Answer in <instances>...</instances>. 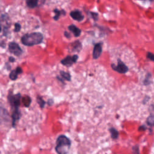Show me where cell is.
Segmentation results:
<instances>
[{
    "instance_id": "6da1fadb",
    "label": "cell",
    "mask_w": 154,
    "mask_h": 154,
    "mask_svg": "<svg viewBox=\"0 0 154 154\" xmlns=\"http://www.w3.org/2000/svg\"><path fill=\"white\" fill-rule=\"evenodd\" d=\"M70 146V140L64 135H60L57 138L55 150L57 154H67Z\"/></svg>"
},
{
    "instance_id": "7a4b0ae2",
    "label": "cell",
    "mask_w": 154,
    "mask_h": 154,
    "mask_svg": "<svg viewBox=\"0 0 154 154\" xmlns=\"http://www.w3.org/2000/svg\"><path fill=\"white\" fill-rule=\"evenodd\" d=\"M43 35L41 32H34L25 34L21 37V42L23 45L28 46H32L38 45L42 42Z\"/></svg>"
},
{
    "instance_id": "3957f363",
    "label": "cell",
    "mask_w": 154,
    "mask_h": 154,
    "mask_svg": "<svg viewBox=\"0 0 154 154\" xmlns=\"http://www.w3.org/2000/svg\"><path fill=\"white\" fill-rule=\"evenodd\" d=\"M8 100L10 104L11 108L13 111H19V107L20 104V100L22 99V96L20 93L13 94L12 93H10L8 97Z\"/></svg>"
},
{
    "instance_id": "277c9868",
    "label": "cell",
    "mask_w": 154,
    "mask_h": 154,
    "mask_svg": "<svg viewBox=\"0 0 154 154\" xmlns=\"http://www.w3.org/2000/svg\"><path fill=\"white\" fill-rule=\"evenodd\" d=\"M111 67L113 70L121 74H125L129 71L128 67L120 60V58L117 59V65L114 63H111Z\"/></svg>"
},
{
    "instance_id": "5b68a950",
    "label": "cell",
    "mask_w": 154,
    "mask_h": 154,
    "mask_svg": "<svg viewBox=\"0 0 154 154\" xmlns=\"http://www.w3.org/2000/svg\"><path fill=\"white\" fill-rule=\"evenodd\" d=\"M8 51L10 53L14 54L17 57H19L22 54V50L19 45L14 42H10L8 44Z\"/></svg>"
},
{
    "instance_id": "8992f818",
    "label": "cell",
    "mask_w": 154,
    "mask_h": 154,
    "mask_svg": "<svg viewBox=\"0 0 154 154\" xmlns=\"http://www.w3.org/2000/svg\"><path fill=\"white\" fill-rule=\"evenodd\" d=\"M78 59V55H73L72 56H70L68 55L66 57H65L64 58H63V60H61L60 63L67 67H70L73 64H74L76 62L77 60Z\"/></svg>"
},
{
    "instance_id": "52a82bcc",
    "label": "cell",
    "mask_w": 154,
    "mask_h": 154,
    "mask_svg": "<svg viewBox=\"0 0 154 154\" xmlns=\"http://www.w3.org/2000/svg\"><path fill=\"white\" fill-rule=\"evenodd\" d=\"M102 52V43L99 42L94 45V48L93 50V58L94 60H96L99 58Z\"/></svg>"
},
{
    "instance_id": "ba28073f",
    "label": "cell",
    "mask_w": 154,
    "mask_h": 154,
    "mask_svg": "<svg viewBox=\"0 0 154 154\" xmlns=\"http://www.w3.org/2000/svg\"><path fill=\"white\" fill-rule=\"evenodd\" d=\"M70 16L74 20H75L76 21H78V22L82 21L84 19V16L82 14V13L80 11L78 10L72 11L70 13Z\"/></svg>"
},
{
    "instance_id": "9c48e42d",
    "label": "cell",
    "mask_w": 154,
    "mask_h": 154,
    "mask_svg": "<svg viewBox=\"0 0 154 154\" xmlns=\"http://www.w3.org/2000/svg\"><path fill=\"white\" fill-rule=\"evenodd\" d=\"M22 73V69H21V67H17V68H16L14 70H13L10 75H9V77L10 78V79L14 81L17 78V76Z\"/></svg>"
},
{
    "instance_id": "30bf717a",
    "label": "cell",
    "mask_w": 154,
    "mask_h": 154,
    "mask_svg": "<svg viewBox=\"0 0 154 154\" xmlns=\"http://www.w3.org/2000/svg\"><path fill=\"white\" fill-rule=\"evenodd\" d=\"M68 29L70 31H71L73 34V35L76 37H78L81 35V30L79 28H78V27H76L75 25H73V24L69 25L68 26Z\"/></svg>"
},
{
    "instance_id": "8fae6325",
    "label": "cell",
    "mask_w": 154,
    "mask_h": 154,
    "mask_svg": "<svg viewBox=\"0 0 154 154\" xmlns=\"http://www.w3.org/2000/svg\"><path fill=\"white\" fill-rule=\"evenodd\" d=\"M153 83L152 75L150 72H147L145 75V78L143 81V84L145 86H149Z\"/></svg>"
},
{
    "instance_id": "7c38bea8",
    "label": "cell",
    "mask_w": 154,
    "mask_h": 154,
    "mask_svg": "<svg viewBox=\"0 0 154 154\" xmlns=\"http://www.w3.org/2000/svg\"><path fill=\"white\" fill-rule=\"evenodd\" d=\"M109 131L110 132L111 137L112 138V139L116 140L119 137V131L116 128H114L113 127H111L109 129Z\"/></svg>"
},
{
    "instance_id": "4fadbf2b",
    "label": "cell",
    "mask_w": 154,
    "mask_h": 154,
    "mask_svg": "<svg viewBox=\"0 0 154 154\" xmlns=\"http://www.w3.org/2000/svg\"><path fill=\"white\" fill-rule=\"evenodd\" d=\"M21 100H22L24 106H25V107H29V106L30 105V104L31 103V99L30 97L28 96H24L23 97H22Z\"/></svg>"
},
{
    "instance_id": "5bb4252c",
    "label": "cell",
    "mask_w": 154,
    "mask_h": 154,
    "mask_svg": "<svg viewBox=\"0 0 154 154\" xmlns=\"http://www.w3.org/2000/svg\"><path fill=\"white\" fill-rule=\"evenodd\" d=\"M72 51H77L79 52L81 51V48H82V45L81 43L79 41H76L75 42L73 43L72 44Z\"/></svg>"
},
{
    "instance_id": "9a60e30c",
    "label": "cell",
    "mask_w": 154,
    "mask_h": 154,
    "mask_svg": "<svg viewBox=\"0 0 154 154\" xmlns=\"http://www.w3.org/2000/svg\"><path fill=\"white\" fill-rule=\"evenodd\" d=\"M26 5L31 8H35L38 5V1L37 0H28L26 1Z\"/></svg>"
},
{
    "instance_id": "2e32d148",
    "label": "cell",
    "mask_w": 154,
    "mask_h": 154,
    "mask_svg": "<svg viewBox=\"0 0 154 154\" xmlns=\"http://www.w3.org/2000/svg\"><path fill=\"white\" fill-rule=\"evenodd\" d=\"M60 75L62 76V78L67 81H70L71 80V76H70V74L68 72H64V71H60Z\"/></svg>"
},
{
    "instance_id": "e0dca14e",
    "label": "cell",
    "mask_w": 154,
    "mask_h": 154,
    "mask_svg": "<svg viewBox=\"0 0 154 154\" xmlns=\"http://www.w3.org/2000/svg\"><path fill=\"white\" fill-rule=\"evenodd\" d=\"M146 123L150 126H154V115H149L146 119Z\"/></svg>"
},
{
    "instance_id": "ac0fdd59",
    "label": "cell",
    "mask_w": 154,
    "mask_h": 154,
    "mask_svg": "<svg viewBox=\"0 0 154 154\" xmlns=\"http://www.w3.org/2000/svg\"><path fill=\"white\" fill-rule=\"evenodd\" d=\"M36 100H37V103H38V105H40V108H44V106H45V104H46V102L43 99V98H42L41 96H37Z\"/></svg>"
},
{
    "instance_id": "d6986e66",
    "label": "cell",
    "mask_w": 154,
    "mask_h": 154,
    "mask_svg": "<svg viewBox=\"0 0 154 154\" xmlns=\"http://www.w3.org/2000/svg\"><path fill=\"white\" fill-rule=\"evenodd\" d=\"M63 11H64V10H62L61 11H60V10H58V9H54V12L55 13V16L54 17V20H57L59 19V17H60V16H61V13H63Z\"/></svg>"
},
{
    "instance_id": "ffe728a7",
    "label": "cell",
    "mask_w": 154,
    "mask_h": 154,
    "mask_svg": "<svg viewBox=\"0 0 154 154\" xmlns=\"http://www.w3.org/2000/svg\"><path fill=\"white\" fill-rule=\"evenodd\" d=\"M146 58L150 61H154V54L152 53L151 52H147L146 54Z\"/></svg>"
},
{
    "instance_id": "44dd1931",
    "label": "cell",
    "mask_w": 154,
    "mask_h": 154,
    "mask_svg": "<svg viewBox=\"0 0 154 154\" xmlns=\"http://www.w3.org/2000/svg\"><path fill=\"white\" fill-rule=\"evenodd\" d=\"M132 153L133 154H140V149L138 145H135L132 147Z\"/></svg>"
},
{
    "instance_id": "7402d4cb",
    "label": "cell",
    "mask_w": 154,
    "mask_h": 154,
    "mask_svg": "<svg viewBox=\"0 0 154 154\" xmlns=\"http://www.w3.org/2000/svg\"><path fill=\"white\" fill-rule=\"evenodd\" d=\"M148 110L150 115H154V103H152L149 105Z\"/></svg>"
},
{
    "instance_id": "603a6c76",
    "label": "cell",
    "mask_w": 154,
    "mask_h": 154,
    "mask_svg": "<svg viewBox=\"0 0 154 154\" xmlns=\"http://www.w3.org/2000/svg\"><path fill=\"white\" fill-rule=\"evenodd\" d=\"M21 28V25L19 23H15L14 24V32H19L20 31Z\"/></svg>"
},
{
    "instance_id": "cb8c5ba5",
    "label": "cell",
    "mask_w": 154,
    "mask_h": 154,
    "mask_svg": "<svg viewBox=\"0 0 154 154\" xmlns=\"http://www.w3.org/2000/svg\"><path fill=\"white\" fill-rule=\"evenodd\" d=\"M90 14H91V16L92 18L95 21L97 20V19H98V13H95V12H90Z\"/></svg>"
},
{
    "instance_id": "d4e9b609",
    "label": "cell",
    "mask_w": 154,
    "mask_h": 154,
    "mask_svg": "<svg viewBox=\"0 0 154 154\" xmlns=\"http://www.w3.org/2000/svg\"><path fill=\"white\" fill-rule=\"evenodd\" d=\"M150 97L149 96H144V99H143V100H142V103H143V105L147 104V103L148 101L150 100Z\"/></svg>"
},
{
    "instance_id": "484cf974",
    "label": "cell",
    "mask_w": 154,
    "mask_h": 154,
    "mask_svg": "<svg viewBox=\"0 0 154 154\" xmlns=\"http://www.w3.org/2000/svg\"><path fill=\"white\" fill-rule=\"evenodd\" d=\"M146 129H147V127L144 125H143L139 126L138 128V131H144Z\"/></svg>"
},
{
    "instance_id": "4316f807",
    "label": "cell",
    "mask_w": 154,
    "mask_h": 154,
    "mask_svg": "<svg viewBox=\"0 0 154 154\" xmlns=\"http://www.w3.org/2000/svg\"><path fill=\"white\" fill-rule=\"evenodd\" d=\"M64 36H65L66 37L68 38H69L71 37V36H70V34L69 32H67V31H64Z\"/></svg>"
},
{
    "instance_id": "83f0119b",
    "label": "cell",
    "mask_w": 154,
    "mask_h": 154,
    "mask_svg": "<svg viewBox=\"0 0 154 154\" xmlns=\"http://www.w3.org/2000/svg\"><path fill=\"white\" fill-rule=\"evenodd\" d=\"M8 61H9L10 62H11V63H13V62H14L15 59H14V58H13V57H10L9 58H8Z\"/></svg>"
},
{
    "instance_id": "f1b7e54d",
    "label": "cell",
    "mask_w": 154,
    "mask_h": 154,
    "mask_svg": "<svg viewBox=\"0 0 154 154\" xmlns=\"http://www.w3.org/2000/svg\"><path fill=\"white\" fill-rule=\"evenodd\" d=\"M1 30H2V28H1V26L0 25V32H1Z\"/></svg>"
}]
</instances>
